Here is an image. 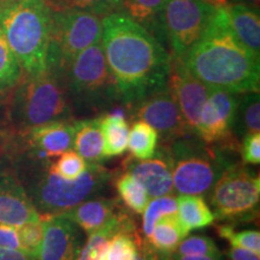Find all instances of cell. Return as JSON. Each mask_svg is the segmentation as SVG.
<instances>
[{"mask_svg":"<svg viewBox=\"0 0 260 260\" xmlns=\"http://www.w3.org/2000/svg\"><path fill=\"white\" fill-rule=\"evenodd\" d=\"M102 45L125 111L167 87L171 53L144 27L115 12L102 18Z\"/></svg>","mask_w":260,"mask_h":260,"instance_id":"1","label":"cell"},{"mask_svg":"<svg viewBox=\"0 0 260 260\" xmlns=\"http://www.w3.org/2000/svg\"><path fill=\"white\" fill-rule=\"evenodd\" d=\"M183 60L190 73L211 89L235 94L259 92V56L234 37L223 5H217L206 30Z\"/></svg>","mask_w":260,"mask_h":260,"instance_id":"2","label":"cell"},{"mask_svg":"<svg viewBox=\"0 0 260 260\" xmlns=\"http://www.w3.org/2000/svg\"><path fill=\"white\" fill-rule=\"evenodd\" d=\"M24 164V189L41 217L59 216L103 193L112 180V171L100 162H88L86 171L76 180H65L48 170V161L29 160Z\"/></svg>","mask_w":260,"mask_h":260,"instance_id":"3","label":"cell"},{"mask_svg":"<svg viewBox=\"0 0 260 260\" xmlns=\"http://www.w3.org/2000/svg\"><path fill=\"white\" fill-rule=\"evenodd\" d=\"M52 9L46 0H14L0 5V29L24 75L46 71Z\"/></svg>","mask_w":260,"mask_h":260,"instance_id":"4","label":"cell"},{"mask_svg":"<svg viewBox=\"0 0 260 260\" xmlns=\"http://www.w3.org/2000/svg\"><path fill=\"white\" fill-rule=\"evenodd\" d=\"M6 103V121L12 132L75 119L63 79L48 70L34 76L23 74Z\"/></svg>","mask_w":260,"mask_h":260,"instance_id":"5","label":"cell"},{"mask_svg":"<svg viewBox=\"0 0 260 260\" xmlns=\"http://www.w3.org/2000/svg\"><path fill=\"white\" fill-rule=\"evenodd\" d=\"M64 84L75 118H90L110 111L116 105L122 106L102 40L75 57L65 73Z\"/></svg>","mask_w":260,"mask_h":260,"instance_id":"6","label":"cell"},{"mask_svg":"<svg viewBox=\"0 0 260 260\" xmlns=\"http://www.w3.org/2000/svg\"><path fill=\"white\" fill-rule=\"evenodd\" d=\"M172 159L175 195H207L222 172L237 162L240 151L205 144L197 135L168 145Z\"/></svg>","mask_w":260,"mask_h":260,"instance_id":"7","label":"cell"},{"mask_svg":"<svg viewBox=\"0 0 260 260\" xmlns=\"http://www.w3.org/2000/svg\"><path fill=\"white\" fill-rule=\"evenodd\" d=\"M102 17L83 11H53L46 70L63 79L75 57L102 40Z\"/></svg>","mask_w":260,"mask_h":260,"instance_id":"8","label":"cell"},{"mask_svg":"<svg viewBox=\"0 0 260 260\" xmlns=\"http://www.w3.org/2000/svg\"><path fill=\"white\" fill-rule=\"evenodd\" d=\"M207 195L214 218L249 222L258 217L260 177L242 162H234L222 172Z\"/></svg>","mask_w":260,"mask_h":260,"instance_id":"9","label":"cell"},{"mask_svg":"<svg viewBox=\"0 0 260 260\" xmlns=\"http://www.w3.org/2000/svg\"><path fill=\"white\" fill-rule=\"evenodd\" d=\"M216 9L207 0H167L162 24L171 56L184 59L206 30Z\"/></svg>","mask_w":260,"mask_h":260,"instance_id":"10","label":"cell"},{"mask_svg":"<svg viewBox=\"0 0 260 260\" xmlns=\"http://www.w3.org/2000/svg\"><path fill=\"white\" fill-rule=\"evenodd\" d=\"M240 94L223 89H210L200 113L197 136L205 144L240 151L239 141L233 133L234 115Z\"/></svg>","mask_w":260,"mask_h":260,"instance_id":"11","label":"cell"},{"mask_svg":"<svg viewBox=\"0 0 260 260\" xmlns=\"http://www.w3.org/2000/svg\"><path fill=\"white\" fill-rule=\"evenodd\" d=\"M130 119L144 121L157 130L161 145L193 135L187 128L176 102L168 86L136 104L128 111Z\"/></svg>","mask_w":260,"mask_h":260,"instance_id":"12","label":"cell"},{"mask_svg":"<svg viewBox=\"0 0 260 260\" xmlns=\"http://www.w3.org/2000/svg\"><path fill=\"white\" fill-rule=\"evenodd\" d=\"M167 86L180 109L187 128L191 134L197 135L201 109L211 88L190 73L182 58L174 56H171Z\"/></svg>","mask_w":260,"mask_h":260,"instance_id":"13","label":"cell"},{"mask_svg":"<svg viewBox=\"0 0 260 260\" xmlns=\"http://www.w3.org/2000/svg\"><path fill=\"white\" fill-rule=\"evenodd\" d=\"M123 170L133 175L147 191L151 199L175 195L172 183V159L168 145H161L153 157L135 159L129 157L123 161Z\"/></svg>","mask_w":260,"mask_h":260,"instance_id":"14","label":"cell"},{"mask_svg":"<svg viewBox=\"0 0 260 260\" xmlns=\"http://www.w3.org/2000/svg\"><path fill=\"white\" fill-rule=\"evenodd\" d=\"M41 219L44 237L37 260H76L82 247L80 228L61 214Z\"/></svg>","mask_w":260,"mask_h":260,"instance_id":"15","label":"cell"},{"mask_svg":"<svg viewBox=\"0 0 260 260\" xmlns=\"http://www.w3.org/2000/svg\"><path fill=\"white\" fill-rule=\"evenodd\" d=\"M41 220L17 174L0 169V224L18 228L28 222Z\"/></svg>","mask_w":260,"mask_h":260,"instance_id":"16","label":"cell"},{"mask_svg":"<svg viewBox=\"0 0 260 260\" xmlns=\"http://www.w3.org/2000/svg\"><path fill=\"white\" fill-rule=\"evenodd\" d=\"M122 207L118 199L98 195L82 201L61 216L71 220L84 234L89 235L109 222Z\"/></svg>","mask_w":260,"mask_h":260,"instance_id":"17","label":"cell"},{"mask_svg":"<svg viewBox=\"0 0 260 260\" xmlns=\"http://www.w3.org/2000/svg\"><path fill=\"white\" fill-rule=\"evenodd\" d=\"M224 11L234 37L246 48L260 53V10L241 4H224Z\"/></svg>","mask_w":260,"mask_h":260,"instance_id":"18","label":"cell"},{"mask_svg":"<svg viewBox=\"0 0 260 260\" xmlns=\"http://www.w3.org/2000/svg\"><path fill=\"white\" fill-rule=\"evenodd\" d=\"M136 223L130 212L122 207L102 228L88 235V240L81 247L76 260H98L110 240L119 233H135Z\"/></svg>","mask_w":260,"mask_h":260,"instance_id":"19","label":"cell"},{"mask_svg":"<svg viewBox=\"0 0 260 260\" xmlns=\"http://www.w3.org/2000/svg\"><path fill=\"white\" fill-rule=\"evenodd\" d=\"M165 3L167 0H121L117 12L144 27L164 45L167 42L162 24Z\"/></svg>","mask_w":260,"mask_h":260,"instance_id":"20","label":"cell"},{"mask_svg":"<svg viewBox=\"0 0 260 260\" xmlns=\"http://www.w3.org/2000/svg\"><path fill=\"white\" fill-rule=\"evenodd\" d=\"M124 107L98 115L104 138V159L122 155L126 151L130 125Z\"/></svg>","mask_w":260,"mask_h":260,"instance_id":"21","label":"cell"},{"mask_svg":"<svg viewBox=\"0 0 260 260\" xmlns=\"http://www.w3.org/2000/svg\"><path fill=\"white\" fill-rule=\"evenodd\" d=\"M73 148L87 162H100L104 160V138L98 116L76 119V133Z\"/></svg>","mask_w":260,"mask_h":260,"instance_id":"22","label":"cell"},{"mask_svg":"<svg viewBox=\"0 0 260 260\" xmlns=\"http://www.w3.org/2000/svg\"><path fill=\"white\" fill-rule=\"evenodd\" d=\"M189 232L181 222L178 213L161 217L152 233L145 239L161 255H170Z\"/></svg>","mask_w":260,"mask_h":260,"instance_id":"23","label":"cell"},{"mask_svg":"<svg viewBox=\"0 0 260 260\" xmlns=\"http://www.w3.org/2000/svg\"><path fill=\"white\" fill-rule=\"evenodd\" d=\"M177 213L188 232L213 224L214 214L201 195H180L176 198Z\"/></svg>","mask_w":260,"mask_h":260,"instance_id":"24","label":"cell"},{"mask_svg":"<svg viewBox=\"0 0 260 260\" xmlns=\"http://www.w3.org/2000/svg\"><path fill=\"white\" fill-rule=\"evenodd\" d=\"M233 133L237 139H242L252 133H260L259 92L243 93L239 95L234 115Z\"/></svg>","mask_w":260,"mask_h":260,"instance_id":"25","label":"cell"},{"mask_svg":"<svg viewBox=\"0 0 260 260\" xmlns=\"http://www.w3.org/2000/svg\"><path fill=\"white\" fill-rule=\"evenodd\" d=\"M23 77V70L0 29V104L9 99Z\"/></svg>","mask_w":260,"mask_h":260,"instance_id":"26","label":"cell"},{"mask_svg":"<svg viewBox=\"0 0 260 260\" xmlns=\"http://www.w3.org/2000/svg\"><path fill=\"white\" fill-rule=\"evenodd\" d=\"M118 200L125 210L135 214H142L151 198L138 180L129 172H123L115 180Z\"/></svg>","mask_w":260,"mask_h":260,"instance_id":"27","label":"cell"},{"mask_svg":"<svg viewBox=\"0 0 260 260\" xmlns=\"http://www.w3.org/2000/svg\"><path fill=\"white\" fill-rule=\"evenodd\" d=\"M159 135L157 130L144 121H135L129 130L128 146L130 157L139 159H148L153 157L158 149Z\"/></svg>","mask_w":260,"mask_h":260,"instance_id":"28","label":"cell"},{"mask_svg":"<svg viewBox=\"0 0 260 260\" xmlns=\"http://www.w3.org/2000/svg\"><path fill=\"white\" fill-rule=\"evenodd\" d=\"M121 0H46L53 11H83L105 17L118 11Z\"/></svg>","mask_w":260,"mask_h":260,"instance_id":"29","label":"cell"},{"mask_svg":"<svg viewBox=\"0 0 260 260\" xmlns=\"http://www.w3.org/2000/svg\"><path fill=\"white\" fill-rule=\"evenodd\" d=\"M141 239L138 232L117 234L110 240L98 260H135Z\"/></svg>","mask_w":260,"mask_h":260,"instance_id":"30","label":"cell"},{"mask_svg":"<svg viewBox=\"0 0 260 260\" xmlns=\"http://www.w3.org/2000/svg\"><path fill=\"white\" fill-rule=\"evenodd\" d=\"M177 213V201L174 195L153 198L148 201L147 206L142 213V237L148 236L159 219L169 214Z\"/></svg>","mask_w":260,"mask_h":260,"instance_id":"31","label":"cell"},{"mask_svg":"<svg viewBox=\"0 0 260 260\" xmlns=\"http://www.w3.org/2000/svg\"><path fill=\"white\" fill-rule=\"evenodd\" d=\"M87 164L88 162L79 153L70 149V151L64 152L63 154L52 159L48 165V170L65 180H76L86 171Z\"/></svg>","mask_w":260,"mask_h":260,"instance_id":"32","label":"cell"},{"mask_svg":"<svg viewBox=\"0 0 260 260\" xmlns=\"http://www.w3.org/2000/svg\"><path fill=\"white\" fill-rule=\"evenodd\" d=\"M219 236L228 240L230 245L248 249L254 253H260V233L258 230H242L235 232L234 225L222 224L218 226Z\"/></svg>","mask_w":260,"mask_h":260,"instance_id":"33","label":"cell"},{"mask_svg":"<svg viewBox=\"0 0 260 260\" xmlns=\"http://www.w3.org/2000/svg\"><path fill=\"white\" fill-rule=\"evenodd\" d=\"M17 233L21 242L22 251L27 254L34 256L37 259L40 251V246L44 237V223L41 220L38 222H28L17 228Z\"/></svg>","mask_w":260,"mask_h":260,"instance_id":"34","label":"cell"},{"mask_svg":"<svg viewBox=\"0 0 260 260\" xmlns=\"http://www.w3.org/2000/svg\"><path fill=\"white\" fill-rule=\"evenodd\" d=\"M174 253L184 255H205L216 254V253H219V249L216 242L213 241V239H211L210 236L187 235L178 243Z\"/></svg>","mask_w":260,"mask_h":260,"instance_id":"35","label":"cell"},{"mask_svg":"<svg viewBox=\"0 0 260 260\" xmlns=\"http://www.w3.org/2000/svg\"><path fill=\"white\" fill-rule=\"evenodd\" d=\"M241 162L245 165H259L260 162V134L252 133L242 138L240 146Z\"/></svg>","mask_w":260,"mask_h":260,"instance_id":"36","label":"cell"},{"mask_svg":"<svg viewBox=\"0 0 260 260\" xmlns=\"http://www.w3.org/2000/svg\"><path fill=\"white\" fill-rule=\"evenodd\" d=\"M0 247H3V248L18 249V251H22L17 228L5 225V224H0Z\"/></svg>","mask_w":260,"mask_h":260,"instance_id":"37","label":"cell"},{"mask_svg":"<svg viewBox=\"0 0 260 260\" xmlns=\"http://www.w3.org/2000/svg\"><path fill=\"white\" fill-rule=\"evenodd\" d=\"M162 256L160 253L155 251V249L147 242V240L145 237H142L141 242L139 245L138 249V255H136L135 260H160Z\"/></svg>","mask_w":260,"mask_h":260,"instance_id":"38","label":"cell"},{"mask_svg":"<svg viewBox=\"0 0 260 260\" xmlns=\"http://www.w3.org/2000/svg\"><path fill=\"white\" fill-rule=\"evenodd\" d=\"M226 256L229 260H260L258 253H254L241 247L232 246L226 252Z\"/></svg>","mask_w":260,"mask_h":260,"instance_id":"39","label":"cell"},{"mask_svg":"<svg viewBox=\"0 0 260 260\" xmlns=\"http://www.w3.org/2000/svg\"><path fill=\"white\" fill-rule=\"evenodd\" d=\"M0 260H37L34 256L18 249H10L0 247Z\"/></svg>","mask_w":260,"mask_h":260,"instance_id":"40","label":"cell"},{"mask_svg":"<svg viewBox=\"0 0 260 260\" xmlns=\"http://www.w3.org/2000/svg\"><path fill=\"white\" fill-rule=\"evenodd\" d=\"M172 260H224L222 253H216V254H205V255H184L172 253L170 254Z\"/></svg>","mask_w":260,"mask_h":260,"instance_id":"41","label":"cell"},{"mask_svg":"<svg viewBox=\"0 0 260 260\" xmlns=\"http://www.w3.org/2000/svg\"><path fill=\"white\" fill-rule=\"evenodd\" d=\"M225 4H241L255 10L260 9V0H225Z\"/></svg>","mask_w":260,"mask_h":260,"instance_id":"42","label":"cell"},{"mask_svg":"<svg viewBox=\"0 0 260 260\" xmlns=\"http://www.w3.org/2000/svg\"><path fill=\"white\" fill-rule=\"evenodd\" d=\"M6 135H8V129H3L2 126H0V153L4 152Z\"/></svg>","mask_w":260,"mask_h":260,"instance_id":"43","label":"cell"},{"mask_svg":"<svg viewBox=\"0 0 260 260\" xmlns=\"http://www.w3.org/2000/svg\"><path fill=\"white\" fill-rule=\"evenodd\" d=\"M207 2L213 3V4H216V5H222V2H220V0H207Z\"/></svg>","mask_w":260,"mask_h":260,"instance_id":"44","label":"cell"},{"mask_svg":"<svg viewBox=\"0 0 260 260\" xmlns=\"http://www.w3.org/2000/svg\"><path fill=\"white\" fill-rule=\"evenodd\" d=\"M9 2H14V0H0V5L5 4V3H9Z\"/></svg>","mask_w":260,"mask_h":260,"instance_id":"45","label":"cell"},{"mask_svg":"<svg viewBox=\"0 0 260 260\" xmlns=\"http://www.w3.org/2000/svg\"><path fill=\"white\" fill-rule=\"evenodd\" d=\"M160 260H172L170 255H167V256H162V258Z\"/></svg>","mask_w":260,"mask_h":260,"instance_id":"46","label":"cell"},{"mask_svg":"<svg viewBox=\"0 0 260 260\" xmlns=\"http://www.w3.org/2000/svg\"><path fill=\"white\" fill-rule=\"evenodd\" d=\"M2 121H3V118H2V111H0V123H2Z\"/></svg>","mask_w":260,"mask_h":260,"instance_id":"47","label":"cell"},{"mask_svg":"<svg viewBox=\"0 0 260 260\" xmlns=\"http://www.w3.org/2000/svg\"><path fill=\"white\" fill-rule=\"evenodd\" d=\"M220 2H222V5L225 4V0H220Z\"/></svg>","mask_w":260,"mask_h":260,"instance_id":"48","label":"cell"}]
</instances>
